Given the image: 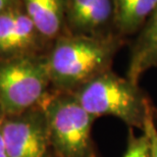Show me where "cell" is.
I'll use <instances>...</instances> for the list:
<instances>
[{
    "instance_id": "obj_12",
    "label": "cell",
    "mask_w": 157,
    "mask_h": 157,
    "mask_svg": "<svg viewBox=\"0 0 157 157\" xmlns=\"http://www.w3.org/2000/svg\"><path fill=\"white\" fill-rule=\"evenodd\" d=\"M143 133L148 135L150 139V157H157V130L155 128L154 117L149 119Z\"/></svg>"
},
{
    "instance_id": "obj_3",
    "label": "cell",
    "mask_w": 157,
    "mask_h": 157,
    "mask_svg": "<svg viewBox=\"0 0 157 157\" xmlns=\"http://www.w3.org/2000/svg\"><path fill=\"white\" fill-rule=\"evenodd\" d=\"M51 84L46 56L21 54L0 61V106L21 114L45 99Z\"/></svg>"
},
{
    "instance_id": "obj_9",
    "label": "cell",
    "mask_w": 157,
    "mask_h": 157,
    "mask_svg": "<svg viewBox=\"0 0 157 157\" xmlns=\"http://www.w3.org/2000/svg\"><path fill=\"white\" fill-rule=\"evenodd\" d=\"M21 3L44 39L54 41L64 34L65 0H21Z\"/></svg>"
},
{
    "instance_id": "obj_7",
    "label": "cell",
    "mask_w": 157,
    "mask_h": 157,
    "mask_svg": "<svg viewBox=\"0 0 157 157\" xmlns=\"http://www.w3.org/2000/svg\"><path fill=\"white\" fill-rule=\"evenodd\" d=\"M44 41L21 3L0 14V55L34 54Z\"/></svg>"
},
{
    "instance_id": "obj_8",
    "label": "cell",
    "mask_w": 157,
    "mask_h": 157,
    "mask_svg": "<svg viewBox=\"0 0 157 157\" xmlns=\"http://www.w3.org/2000/svg\"><path fill=\"white\" fill-rule=\"evenodd\" d=\"M157 67V6L132 46L127 78L139 84L140 78Z\"/></svg>"
},
{
    "instance_id": "obj_4",
    "label": "cell",
    "mask_w": 157,
    "mask_h": 157,
    "mask_svg": "<svg viewBox=\"0 0 157 157\" xmlns=\"http://www.w3.org/2000/svg\"><path fill=\"white\" fill-rule=\"evenodd\" d=\"M43 112L50 144L60 157H94L91 130L95 117L74 93H61L45 100Z\"/></svg>"
},
{
    "instance_id": "obj_6",
    "label": "cell",
    "mask_w": 157,
    "mask_h": 157,
    "mask_svg": "<svg viewBox=\"0 0 157 157\" xmlns=\"http://www.w3.org/2000/svg\"><path fill=\"white\" fill-rule=\"evenodd\" d=\"M65 28L74 35L115 33L113 0H65Z\"/></svg>"
},
{
    "instance_id": "obj_10",
    "label": "cell",
    "mask_w": 157,
    "mask_h": 157,
    "mask_svg": "<svg viewBox=\"0 0 157 157\" xmlns=\"http://www.w3.org/2000/svg\"><path fill=\"white\" fill-rule=\"evenodd\" d=\"M114 31L121 37L139 33L157 6V0H113Z\"/></svg>"
},
{
    "instance_id": "obj_2",
    "label": "cell",
    "mask_w": 157,
    "mask_h": 157,
    "mask_svg": "<svg viewBox=\"0 0 157 157\" xmlns=\"http://www.w3.org/2000/svg\"><path fill=\"white\" fill-rule=\"evenodd\" d=\"M74 95L95 118L110 115L144 132L149 119L154 117L149 99L139 84L111 70L81 86Z\"/></svg>"
},
{
    "instance_id": "obj_13",
    "label": "cell",
    "mask_w": 157,
    "mask_h": 157,
    "mask_svg": "<svg viewBox=\"0 0 157 157\" xmlns=\"http://www.w3.org/2000/svg\"><path fill=\"white\" fill-rule=\"evenodd\" d=\"M21 0H0V14L18 5Z\"/></svg>"
},
{
    "instance_id": "obj_14",
    "label": "cell",
    "mask_w": 157,
    "mask_h": 157,
    "mask_svg": "<svg viewBox=\"0 0 157 157\" xmlns=\"http://www.w3.org/2000/svg\"><path fill=\"white\" fill-rule=\"evenodd\" d=\"M0 157H7V153H6V149H5L4 142H3L1 132H0Z\"/></svg>"
},
{
    "instance_id": "obj_5",
    "label": "cell",
    "mask_w": 157,
    "mask_h": 157,
    "mask_svg": "<svg viewBox=\"0 0 157 157\" xmlns=\"http://www.w3.org/2000/svg\"><path fill=\"white\" fill-rule=\"evenodd\" d=\"M0 132L7 157H46L50 139L44 112L6 121Z\"/></svg>"
},
{
    "instance_id": "obj_1",
    "label": "cell",
    "mask_w": 157,
    "mask_h": 157,
    "mask_svg": "<svg viewBox=\"0 0 157 157\" xmlns=\"http://www.w3.org/2000/svg\"><path fill=\"white\" fill-rule=\"evenodd\" d=\"M122 43L124 37L117 33L102 36L63 34L54 40L46 56L51 84L62 91H76L111 70Z\"/></svg>"
},
{
    "instance_id": "obj_11",
    "label": "cell",
    "mask_w": 157,
    "mask_h": 157,
    "mask_svg": "<svg viewBox=\"0 0 157 157\" xmlns=\"http://www.w3.org/2000/svg\"><path fill=\"white\" fill-rule=\"evenodd\" d=\"M124 157H150V139L148 135L143 133L140 137L131 135Z\"/></svg>"
}]
</instances>
